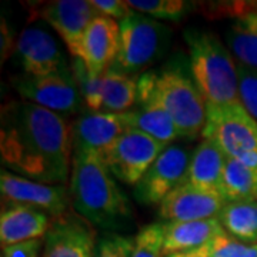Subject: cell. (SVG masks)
Masks as SVG:
<instances>
[{
  "label": "cell",
  "instance_id": "obj_1",
  "mask_svg": "<svg viewBox=\"0 0 257 257\" xmlns=\"http://www.w3.org/2000/svg\"><path fill=\"white\" fill-rule=\"evenodd\" d=\"M72 152V124L63 114L26 100L3 106L0 157L6 170L40 183L64 184Z\"/></svg>",
  "mask_w": 257,
  "mask_h": 257
},
{
  "label": "cell",
  "instance_id": "obj_2",
  "mask_svg": "<svg viewBox=\"0 0 257 257\" xmlns=\"http://www.w3.org/2000/svg\"><path fill=\"white\" fill-rule=\"evenodd\" d=\"M69 190L74 213L92 226L113 231L132 217L128 197L94 153L74 152Z\"/></svg>",
  "mask_w": 257,
  "mask_h": 257
},
{
  "label": "cell",
  "instance_id": "obj_3",
  "mask_svg": "<svg viewBox=\"0 0 257 257\" xmlns=\"http://www.w3.org/2000/svg\"><path fill=\"white\" fill-rule=\"evenodd\" d=\"M140 96H150L172 117L180 138L197 139L206 124V100L182 56L139 77Z\"/></svg>",
  "mask_w": 257,
  "mask_h": 257
},
{
  "label": "cell",
  "instance_id": "obj_4",
  "mask_svg": "<svg viewBox=\"0 0 257 257\" xmlns=\"http://www.w3.org/2000/svg\"><path fill=\"white\" fill-rule=\"evenodd\" d=\"M193 79L206 103L223 104L240 100L239 64L221 40L209 30L184 32Z\"/></svg>",
  "mask_w": 257,
  "mask_h": 257
},
{
  "label": "cell",
  "instance_id": "obj_5",
  "mask_svg": "<svg viewBox=\"0 0 257 257\" xmlns=\"http://www.w3.org/2000/svg\"><path fill=\"white\" fill-rule=\"evenodd\" d=\"M119 26L120 50L111 66L124 73L135 76L146 70L163 57L170 45L172 33L167 26L135 10Z\"/></svg>",
  "mask_w": 257,
  "mask_h": 257
},
{
  "label": "cell",
  "instance_id": "obj_6",
  "mask_svg": "<svg viewBox=\"0 0 257 257\" xmlns=\"http://www.w3.org/2000/svg\"><path fill=\"white\" fill-rule=\"evenodd\" d=\"M202 138L210 140L229 157L257 150V121L241 101L223 104L206 103V124Z\"/></svg>",
  "mask_w": 257,
  "mask_h": 257
},
{
  "label": "cell",
  "instance_id": "obj_7",
  "mask_svg": "<svg viewBox=\"0 0 257 257\" xmlns=\"http://www.w3.org/2000/svg\"><path fill=\"white\" fill-rule=\"evenodd\" d=\"M193 150L182 145H169L135 186V199L140 204H160L167 194L187 182Z\"/></svg>",
  "mask_w": 257,
  "mask_h": 257
},
{
  "label": "cell",
  "instance_id": "obj_8",
  "mask_svg": "<svg viewBox=\"0 0 257 257\" xmlns=\"http://www.w3.org/2000/svg\"><path fill=\"white\" fill-rule=\"evenodd\" d=\"M165 149L156 139L128 127L101 160L114 179L136 186Z\"/></svg>",
  "mask_w": 257,
  "mask_h": 257
},
{
  "label": "cell",
  "instance_id": "obj_9",
  "mask_svg": "<svg viewBox=\"0 0 257 257\" xmlns=\"http://www.w3.org/2000/svg\"><path fill=\"white\" fill-rule=\"evenodd\" d=\"M13 87L23 100L60 114H73L83 104L70 67L40 77L20 76L13 80Z\"/></svg>",
  "mask_w": 257,
  "mask_h": 257
},
{
  "label": "cell",
  "instance_id": "obj_10",
  "mask_svg": "<svg viewBox=\"0 0 257 257\" xmlns=\"http://www.w3.org/2000/svg\"><path fill=\"white\" fill-rule=\"evenodd\" d=\"M16 40L15 56L26 76L40 77L70 67L62 43L46 28L29 26Z\"/></svg>",
  "mask_w": 257,
  "mask_h": 257
},
{
  "label": "cell",
  "instance_id": "obj_11",
  "mask_svg": "<svg viewBox=\"0 0 257 257\" xmlns=\"http://www.w3.org/2000/svg\"><path fill=\"white\" fill-rule=\"evenodd\" d=\"M37 15L53 28L64 46L73 57L83 55V39L93 19L100 13L90 2L84 0H56L40 5Z\"/></svg>",
  "mask_w": 257,
  "mask_h": 257
},
{
  "label": "cell",
  "instance_id": "obj_12",
  "mask_svg": "<svg viewBox=\"0 0 257 257\" xmlns=\"http://www.w3.org/2000/svg\"><path fill=\"white\" fill-rule=\"evenodd\" d=\"M0 192L3 200L37 207L46 211L52 219L66 214L70 200V190L64 184L40 183L6 169L0 172Z\"/></svg>",
  "mask_w": 257,
  "mask_h": 257
},
{
  "label": "cell",
  "instance_id": "obj_13",
  "mask_svg": "<svg viewBox=\"0 0 257 257\" xmlns=\"http://www.w3.org/2000/svg\"><path fill=\"white\" fill-rule=\"evenodd\" d=\"M97 236L93 226L77 213L53 219L45 236L43 257H93Z\"/></svg>",
  "mask_w": 257,
  "mask_h": 257
},
{
  "label": "cell",
  "instance_id": "obj_14",
  "mask_svg": "<svg viewBox=\"0 0 257 257\" xmlns=\"http://www.w3.org/2000/svg\"><path fill=\"white\" fill-rule=\"evenodd\" d=\"M226 200L220 193L207 192L186 182L159 204V216L165 223L206 220L217 217Z\"/></svg>",
  "mask_w": 257,
  "mask_h": 257
},
{
  "label": "cell",
  "instance_id": "obj_15",
  "mask_svg": "<svg viewBox=\"0 0 257 257\" xmlns=\"http://www.w3.org/2000/svg\"><path fill=\"white\" fill-rule=\"evenodd\" d=\"M127 128L123 113H84L72 124L73 150L90 152L103 159Z\"/></svg>",
  "mask_w": 257,
  "mask_h": 257
},
{
  "label": "cell",
  "instance_id": "obj_16",
  "mask_svg": "<svg viewBox=\"0 0 257 257\" xmlns=\"http://www.w3.org/2000/svg\"><path fill=\"white\" fill-rule=\"evenodd\" d=\"M52 216L37 207L3 200L0 213L2 247L26 240L42 239L52 226Z\"/></svg>",
  "mask_w": 257,
  "mask_h": 257
},
{
  "label": "cell",
  "instance_id": "obj_17",
  "mask_svg": "<svg viewBox=\"0 0 257 257\" xmlns=\"http://www.w3.org/2000/svg\"><path fill=\"white\" fill-rule=\"evenodd\" d=\"M120 50V26L116 20L99 15L93 19L83 39L82 60L96 74L106 73Z\"/></svg>",
  "mask_w": 257,
  "mask_h": 257
},
{
  "label": "cell",
  "instance_id": "obj_18",
  "mask_svg": "<svg viewBox=\"0 0 257 257\" xmlns=\"http://www.w3.org/2000/svg\"><path fill=\"white\" fill-rule=\"evenodd\" d=\"M123 116L128 127L143 132L147 136L156 139L166 146L180 138V133L172 117L150 96L138 94V101L135 107L123 113Z\"/></svg>",
  "mask_w": 257,
  "mask_h": 257
},
{
  "label": "cell",
  "instance_id": "obj_19",
  "mask_svg": "<svg viewBox=\"0 0 257 257\" xmlns=\"http://www.w3.org/2000/svg\"><path fill=\"white\" fill-rule=\"evenodd\" d=\"M163 230H165V246H163L165 257L175 253L193 251L204 246L216 236L224 233V229L217 217L206 219V220L163 223Z\"/></svg>",
  "mask_w": 257,
  "mask_h": 257
},
{
  "label": "cell",
  "instance_id": "obj_20",
  "mask_svg": "<svg viewBox=\"0 0 257 257\" xmlns=\"http://www.w3.org/2000/svg\"><path fill=\"white\" fill-rule=\"evenodd\" d=\"M226 153L210 140H204L193 150L187 182L207 192L220 193Z\"/></svg>",
  "mask_w": 257,
  "mask_h": 257
},
{
  "label": "cell",
  "instance_id": "obj_21",
  "mask_svg": "<svg viewBox=\"0 0 257 257\" xmlns=\"http://www.w3.org/2000/svg\"><path fill=\"white\" fill-rule=\"evenodd\" d=\"M139 77L110 66L103 74V107L106 113H126L138 101Z\"/></svg>",
  "mask_w": 257,
  "mask_h": 257
},
{
  "label": "cell",
  "instance_id": "obj_22",
  "mask_svg": "<svg viewBox=\"0 0 257 257\" xmlns=\"http://www.w3.org/2000/svg\"><path fill=\"white\" fill-rule=\"evenodd\" d=\"M226 43L239 64L257 70V10L233 19Z\"/></svg>",
  "mask_w": 257,
  "mask_h": 257
},
{
  "label": "cell",
  "instance_id": "obj_23",
  "mask_svg": "<svg viewBox=\"0 0 257 257\" xmlns=\"http://www.w3.org/2000/svg\"><path fill=\"white\" fill-rule=\"evenodd\" d=\"M217 219L234 239L257 244V200L226 202Z\"/></svg>",
  "mask_w": 257,
  "mask_h": 257
},
{
  "label": "cell",
  "instance_id": "obj_24",
  "mask_svg": "<svg viewBox=\"0 0 257 257\" xmlns=\"http://www.w3.org/2000/svg\"><path fill=\"white\" fill-rule=\"evenodd\" d=\"M220 194L226 202L257 200V172L234 157H227Z\"/></svg>",
  "mask_w": 257,
  "mask_h": 257
},
{
  "label": "cell",
  "instance_id": "obj_25",
  "mask_svg": "<svg viewBox=\"0 0 257 257\" xmlns=\"http://www.w3.org/2000/svg\"><path fill=\"white\" fill-rule=\"evenodd\" d=\"M70 69L77 83L83 104L89 111H101L103 107V76L87 69L80 57H73Z\"/></svg>",
  "mask_w": 257,
  "mask_h": 257
},
{
  "label": "cell",
  "instance_id": "obj_26",
  "mask_svg": "<svg viewBox=\"0 0 257 257\" xmlns=\"http://www.w3.org/2000/svg\"><path fill=\"white\" fill-rule=\"evenodd\" d=\"M193 253L200 257H257V244L243 243L224 231Z\"/></svg>",
  "mask_w": 257,
  "mask_h": 257
},
{
  "label": "cell",
  "instance_id": "obj_27",
  "mask_svg": "<svg viewBox=\"0 0 257 257\" xmlns=\"http://www.w3.org/2000/svg\"><path fill=\"white\" fill-rule=\"evenodd\" d=\"M128 8L156 20H173L183 18L189 3L183 0H128Z\"/></svg>",
  "mask_w": 257,
  "mask_h": 257
},
{
  "label": "cell",
  "instance_id": "obj_28",
  "mask_svg": "<svg viewBox=\"0 0 257 257\" xmlns=\"http://www.w3.org/2000/svg\"><path fill=\"white\" fill-rule=\"evenodd\" d=\"M165 230L162 223H153L139 230L135 236L132 257H165Z\"/></svg>",
  "mask_w": 257,
  "mask_h": 257
},
{
  "label": "cell",
  "instance_id": "obj_29",
  "mask_svg": "<svg viewBox=\"0 0 257 257\" xmlns=\"http://www.w3.org/2000/svg\"><path fill=\"white\" fill-rule=\"evenodd\" d=\"M135 237L116 231H104L97 237L93 257H132Z\"/></svg>",
  "mask_w": 257,
  "mask_h": 257
},
{
  "label": "cell",
  "instance_id": "obj_30",
  "mask_svg": "<svg viewBox=\"0 0 257 257\" xmlns=\"http://www.w3.org/2000/svg\"><path fill=\"white\" fill-rule=\"evenodd\" d=\"M239 64V63H237ZM239 97L244 109L257 121V70L239 64Z\"/></svg>",
  "mask_w": 257,
  "mask_h": 257
},
{
  "label": "cell",
  "instance_id": "obj_31",
  "mask_svg": "<svg viewBox=\"0 0 257 257\" xmlns=\"http://www.w3.org/2000/svg\"><path fill=\"white\" fill-rule=\"evenodd\" d=\"M90 3L101 16L119 20V22L127 18L133 12L128 8L127 2H121V0H92Z\"/></svg>",
  "mask_w": 257,
  "mask_h": 257
},
{
  "label": "cell",
  "instance_id": "obj_32",
  "mask_svg": "<svg viewBox=\"0 0 257 257\" xmlns=\"http://www.w3.org/2000/svg\"><path fill=\"white\" fill-rule=\"evenodd\" d=\"M42 247V239H33L2 247V253L3 257H39Z\"/></svg>",
  "mask_w": 257,
  "mask_h": 257
},
{
  "label": "cell",
  "instance_id": "obj_33",
  "mask_svg": "<svg viewBox=\"0 0 257 257\" xmlns=\"http://www.w3.org/2000/svg\"><path fill=\"white\" fill-rule=\"evenodd\" d=\"M16 42L18 40H13V37L10 36V28L8 25H5V20H3L2 22V59L3 60L10 53H15Z\"/></svg>",
  "mask_w": 257,
  "mask_h": 257
},
{
  "label": "cell",
  "instance_id": "obj_34",
  "mask_svg": "<svg viewBox=\"0 0 257 257\" xmlns=\"http://www.w3.org/2000/svg\"><path fill=\"white\" fill-rule=\"evenodd\" d=\"M237 159L240 163H243L244 166H247L248 169H253L257 172V150L254 152H248V153H244L239 157H234Z\"/></svg>",
  "mask_w": 257,
  "mask_h": 257
},
{
  "label": "cell",
  "instance_id": "obj_35",
  "mask_svg": "<svg viewBox=\"0 0 257 257\" xmlns=\"http://www.w3.org/2000/svg\"><path fill=\"white\" fill-rule=\"evenodd\" d=\"M166 257H200L197 254H194L193 251H186V253H175V254H169Z\"/></svg>",
  "mask_w": 257,
  "mask_h": 257
}]
</instances>
